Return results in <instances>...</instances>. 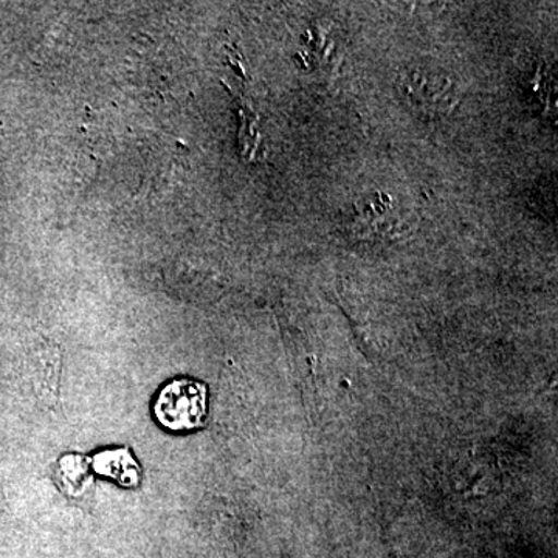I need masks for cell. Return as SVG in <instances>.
Here are the masks:
<instances>
[{
  "mask_svg": "<svg viewBox=\"0 0 558 558\" xmlns=\"http://www.w3.org/2000/svg\"><path fill=\"white\" fill-rule=\"evenodd\" d=\"M208 413L207 387L193 379L171 381L154 405L157 421L170 432H194L204 427Z\"/></svg>",
  "mask_w": 558,
  "mask_h": 558,
  "instance_id": "obj_1",
  "label": "cell"
},
{
  "mask_svg": "<svg viewBox=\"0 0 558 558\" xmlns=\"http://www.w3.org/2000/svg\"><path fill=\"white\" fill-rule=\"evenodd\" d=\"M95 469L101 475L110 476L124 487H134L138 484V465L135 464L130 451H105L95 458Z\"/></svg>",
  "mask_w": 558,
  "mask_h": 558,
  "instance_id": "obj_2",
  "label": "cell"
}]
</instances>
